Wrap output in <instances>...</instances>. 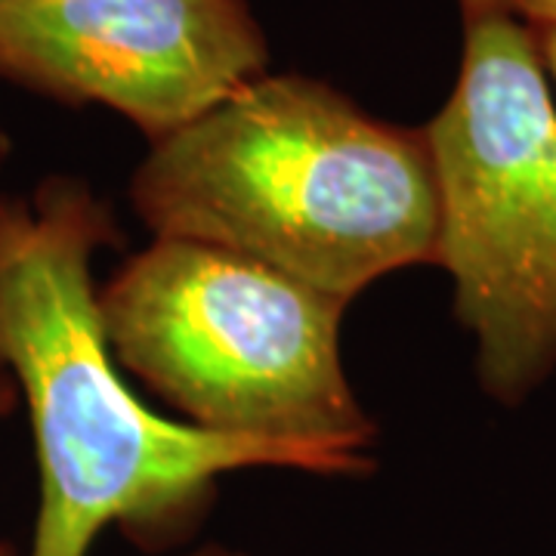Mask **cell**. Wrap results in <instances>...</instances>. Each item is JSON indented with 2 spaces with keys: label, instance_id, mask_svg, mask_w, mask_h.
<instances>
[{
  "label": "cell",
  "instance_id": "6da1fadb",
  "mask_svg": "<svg viewBox=\"0 0 556 556\" xmlns=\"http://www.w3.org/2000/svg\"><path fill=\"white\" fill-rule=\"evenodd\" d=\"M115 244L118 219L84 179L47 177L31 199L0 192V375L25 402L40 470L28 556H87L112 522L186 517L232 470H306L294 452L170 420L137 396L93 281V257Z\"/></svg>",
  "mask_w": 556,
  "mask_h": 556
},
{
  "label": "cell",
  "instance_id": "7a4b0ae2",
  "mask_svg": "<svg viewBox=\"0 0 556 556\" xmlns=\"http://www.w3.org/2000/svg\"><path fill=\"white\" fill-rule=\"evenodd\" d=\"M130 201L155 239L217 244L350 300L437 266L424 127L365 112L306 75H263L139 161Z\"/></svg>",
  "mask_w": 556,
  "mask_h": 556
},
{
  "label": "cell",
  "instance_id": "3957f363",
  "mask_svg": "<svg viewBox=\"0 0 556 556\" xmlns=\"http://www.w3.org/2000/svg\"><path fill=\"white\" fill-rule=\"evenodd\" d=\"M346 303L260 260L155 239L100 288L109 346L186 424L266 442L309 473L371 467L375 420L340 358Z\"/></svg>",
  "mask_w": 556,
  "mask_h": 556
},
{
  "label": "cell",
  "instance_id": "277c9868",
  "mask_svg": "<svg viewBox=\"0 0 556 556\" xmlns=\"http://www.w3.org/2000/svg\"><path fill=\"white\" fill-rule=\"evenodd\" d=\"M460 22L455 87L424 127L437 266L485 396L519 405L556 371V90L532 25L501 13Z\"/></svg>",
  "mask_w": 556,
  "mask_h": 556
},
{
  "label": "cell",
  "instance_id": "5b68a950",
  "mask_svg": "<svg viewBox=\"0 0 556 556\" xmlns=\"http://www.w3.org/2000/svg\"><path fill=\"white\" fill-rule=\"evenodd\" d=\"M269 72L248 0H0V80L102 105L149 142Z\"/></svg>",
  "mask_w": 556,
  "mask_h": 556
},
{
  "label": "cell",
  "instance_id": "8992f818",
  "mask_svg": "<svg viewBox=\"0 0 556 556\" xmlns=\"http://www.w3.org/2000/svg\"><path fill=\"white\" fill-rule=\"evenodd\" d=\"M460 13H501L532 28L556 25V0H455Z\"/></svg>",
  "mask_w": 556,
  "mask_h": 556
},
{
  "label": "cell",
  "instance_id": "52a82bcc",
  "mask_svg": "<svg viewBox=\"0 0 556 556\" xmlns=\"http://www.w3.org/2000/svg\"><path fill=\"white\" fill-rule=\"evenodd\" d=\"M538 38V47H541V56H544V65H547V75L554 80L556 90V25H541V28H532Z\"/></svg>",
  "mask_w": 556,
  "mask_h": 556
},
{
  "label": "cell",
  "instance_id": "ba28073f",
  "mask_svg": "<svg viewBox=\"0 0 556 556\" xmlns=\"http://www.w3.org/2000/svg\"><path fill=\"white\" fill-rule=\"evenodd\" d=\"M16 405H20V396H16V387L10 383V378H3V375H0V417L10 415V412H13ZM0 556H20V551H16L13 544L0 541Z\"/></svg>",
  "mask_w": 556,
  "mask_h": 556
},
{
  "label": "cell",
  "instance_id": "9c48e42d",
  "mask_svg": "<svg viewBox=\"0 0 556 556\" xmlns=\"http://www.w3.org/2000/svg\"><path fill=\"white\" fill-rule=\"evenodd\" d=\"M192 556H244V554H236V551H226V547H204L199 554Z\"/></svg>",
  "mask_w": 556,
  "mask_h": 556
}]
</instances>
